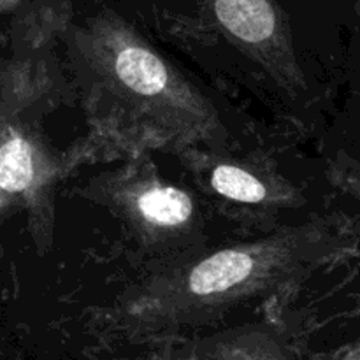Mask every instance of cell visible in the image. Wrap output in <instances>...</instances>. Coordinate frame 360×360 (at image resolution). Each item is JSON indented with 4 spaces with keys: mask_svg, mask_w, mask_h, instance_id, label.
Returning <instances> with one entry per match:
<instances>
[{
    "mask_svg": "<svg viewBox=\"0 0 360 360\" xmlns=\"http://www.w3.org/2000/svg\"><path fill=\"white\" fill-rule=\"evenodd\" d=\"M343 248L330 217L285 224L250 241L206 246L148 264L108 308L112 329L134 341H172L252 302L288 292Z\"/></svg>",
    "mask_w": 360,
    "mask_h": 360,
    "instance_id": "obj_1",
    "label": "cell"
},
{
    "mask_svg": "<svg viewBox=\"0 0 360 360\" xmlns=\"http://www.w3.org/2000/svg\"><path fill=\"white\" fill-rule=\"evenodd\" d=\"M74 55L70 79L105 160L231 148V130L213 98L127 30L94 32Z\"/></svg>",
    "mask_w": 360,
    "mask_h": 360,
    "instance_id": "obj_2",
    "label": "cell"
},
{
    "mask_svg": "<svg viewBox=\"0 0 360 360\" xmlns=\"http://www.w3.org/2000/svg\"><path fill=\"white\" fill-rule=\"evenodd\" d=\"M76 193L125 227L146 266L210 246L202 197L165 178L148 153L115 160Z\"/></svg>",
    "mask_w": 360,
    "mask_h": 360,
    "instance_id": "obj_3",
    "label": "cell"
},
{
    "mask_svg": "<svg viewBox=\"0 0 360 360\" xmlns=\"http://www.w3.org/2000/svg\"><path fill=\"white\" fill-rule=\"evenodd\" d=\"M97 158L104 153L90 136L62 150L46 136L41 120L0 116V213L2 220L23 214L39 257L53 246L60 186Z\"/></svg>",
    "mask_w": 360,
    "mask_h": 360,
    "instance_id": "obj_4",
    "label": "cell"
},
{
    "mask_svg": "<svg viewBox=\"0 0 360 360\" xmlns=\"http://www.w3.org/2000/svg\"><path fill=\"white\" fill-rule=\"evenodd\" d=\"M186 179L221 217L266 232L281 227L285 217L306 204L297 183L262 151L238 153L231 148H190L174 155Z\"/></svg>",
    "mask_w": 360,
    "mask_h": 360,
    "instance_id": "obj_5",
    "label": "cell"
},
{
    "mask_svg": "<svg viewBox=\"0 0 360 360\" xmlns=\"http://www.w3.org/2000/svg\"><path fill=\"white\" fill-rule=\"evenodd\" d=\"M294 330L285 322L260 320L204 336L167 341L153 360H297Z\"/></svg>",
    "mask_w": 360,
    "mask_h": 360,
    "instance_id": "obj_6",
    "label": "cell"
},
{
    "mask_svg": "<svg viewBox=\"0 0 360 360\" xmlns=\"http://www.w3.org/2000/svg\"><path fill=\"white\" fill-rule=\"evenodd\" d=\"M6 2H16V0H6Z\"/></svg>",
    "mask_w": 360,
    "mask_h": 360,
    "instance_id": "obj_7",
    "label": "cell"
}]
</instances>
